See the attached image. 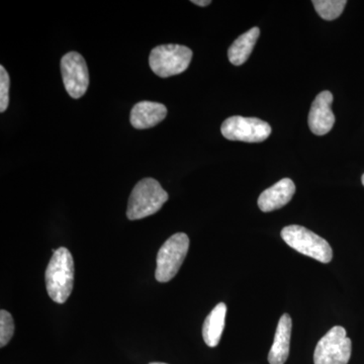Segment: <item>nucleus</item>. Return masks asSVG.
Segmentation results:
<instances>
[{
    "instance_id": "nucleus-1",
    "label": "nucleus",
    "mask_w": 364,
    "mask_h": 364,
    "mask_svg": "<svg viewBox=\"0 0 364 364\" xmlns=\"http://www.w3.org/2000/svg\"><path fill=\"white\" fill-rule=\"evenodd\" d=\"M74 261L68 249L60 247L53 253L46 270L48 294L57 304H64L73 289Z\"/></svg>"
},
{
    "instance_id": "nucleus-2",
    "label": "nucleus",
    "mask_w": 364,
    "mask_h": 364,
    "mask_svg": "<svg viewBox=\"0 0 364 364\" xmlns=\"http://www.w3.org/2000/svg\"><path fill=\"white\" fill-rule=\"evenodd\" d=\"M167 200L168 193L159 182L153 178L143 179L136 183L129 198L128 219L136 221L156 214Z\"/></svg>"
},
{
    "instance_id": "nucleus-3",
    "label": "nucleus",
    "mask_w": 364,
    "mask_h": 364,
    "mask_svg": "<svg viewBox=\"0 0 364 364\" xmlns=\"http://www.w3.org/2000/svg\"><path fill=\"white\" fill-rule=\"evenodd\" d=\"M282 237L289 247L322 263L331 262L333 251L327 241L305 227L291 225L284 227Z\"/></svg>"
},
{
    "instance_id": "nucleus-4",
    "label": "nucleus",
    "mask_w": 364,
    "mask_h": 364,
    "mask_svg": "<svg viewBox=\"0 0 364 364\" xmlns=\"http://www.w3.org/2000/svg\"><path fill=\"white\" fill-rule=\"evenodd\" d=\"M193 51L186 46L161 45L150 53L149 65L159 77L178 75L188 68Z\"/></svg>"
},
{
    "instance_id": "nucleus-5",
    "label": "nucleus",
    "mask_w": 364,
    "mask_h": 364,
    "mask_svg": "<svg viewBox=\"0 0 364 364\" xmlns=\"http://www.w3.org/2000/svg\"><path fill=\"white\" fill-rule=\"evenodd\" d=\"M189 238L184 233L174 234L158 251L155 277L159 282H168L181 269L188 255Z\"/></svg>"
},
{
    "instance_id": "nucleus-6",
    "label": "nucleus",
    "mask_w": 364,
    "mask_h": 364,
    "mask_svg": "<svg viewBox=\"0 0 364 364\" xmlns=\"http://www.w3.org/2000/svg\"><path fill=\"white\" fill-rule=\"evenodd\" d=\"M352 352L351 340L341 326L333 327L321 338L314 353L315 364H348Z\"/></svg>"
},
{
    "instance_id": "nucleus-7",
    "label": "nucleus",
    "mask_w": 364,
    "mask_h": 364,
    "mask_svg": "<svg viewBox=\"0 0 364 364\" xmlns=\"http://www.w3.org/2000/svg\"><path fill=\"white\" fill-rule=\"evenodd\" d=\"M222 135L230 141L260 143L272 134V127L257 117L234 116L222 124Z\"/></svg>"
},
{
    "instance_id": "nucleus-8",
    "label": "nucleus",
    "mask_w": 364,
    "mask_h": 364,
    "mask_svg": "<svg viewBox=\"0 0 364 364\" xmlns=\"http://www.w3.org/2000/svg\"><path fill=\"white\" fill-rule=\"evenodd\" d=\"M61 73L67 92L73 98L85 95L90 85V73L85 58L77 52H69L61 59Z\"/></svg>"
},
{
    "instance_id": "nucleus-9",
    "label": "nucleus",
    "mask_w": 364,
    "mask_h": 364,
    "mask_svg": "<svg viewBox=\"0 0 364 364\" xmlns=\"http://www.w3.org/2000/svg\"><path fill=\"white\" fill-rule=\"evenodd\" d=\"M332 102L333 95L330 91L318 93L314 100L309 114V127L315 135L324 136L332 130L335 124Z\"/></svg>"
},
{
    "instance_id": "nucleus-10",
    "label": "nucleus",
    "mask_w": 364,
    "mask_h": 364,
    "mask_svg": "<svg viewBox=\"0 0 364 364\" xmlns=\"http://www.w3.org/2000/svg\"><path fill=\"white\" fill-rule=\"evenodd\" d=\"M296 193V186L289 178H284L272 188L265 189L258 198V207L264 213L279 210L291 202Z\"/></svg>"
},
{
    "instance_id": "nucleus-11",
    "label": "nucleus",
    "mask_w": 364,
    "mask_h": 364,
    "mask_svg": "<svg viewBox=\"0 0 364 364\" xmlns=\"http://www.w3.org/2000/svg\"><path fill=\"white\" fill-rule=\"evenodd\" d=\"M167 116V109L159 102H140L131 112V124L139 130L153 128Z\"/></svg>"
},
{
    "instance_id": "nucleus-12",
    "label": "nucleus",
    "mask_w": 364,
    "mask_h": 364,
    "mask_svg": "<svg viewBox=\"0 0 364 364\" xmlns=\"http://www.w3.org/2000/svg\"><path fill=\"white\" fill-rule=\"evenodd\" d=\"M291 328H293V322H291V316L289 314H284L279 318L274 341L268 353V363L270 364L286 363L289 355Z\"/></svg>"
},
{
    "instance_id": "nucleus-13",
    "label": "nucleus",
    "mask_w": 364,
    "mask_h": 364,
    "mask_svg": "<svg viewBox=\"0 0 364 364\" xmlns=\"http://www.w3.org/2000/svg\"><path fill=\"white\" fill-rule=\"evenodd\" d=\"M226 314L227 306L220 303L205 318L203 326V338L208 347H215L220 343L224 332Z\"/></svg>"
},
{
    "instance_id": "nucleus-14",
    "label": "nucleus",
    "mask_w": 364,
    "mask_h": 364,
    "mask_svg": "<svg viewBox=\"0 0 364 364\" xmlns=\"http://www.w3.org/2000/svg\"><path fill=\"white\" fill-rule=\"evenodd\" d=\"M260 30L258 28H252L248 32L241 35L238 39L235 40L233 44L229 48L228 57L230 62L235 66H240L247 61L252 53L256 42L259 38Z\"/></svg>"
},
{
    "instance_id": "nucleus-15",
    "label": "nucleus",
    "mask_w": 364,
    "mask_h": 364,
    "mask_svg": "<svg viewBox=\"0 0 364 364\" xmlns=\"http://www.w3.org/2000/svg\"><path fill=\"white\" fill-rule=\"evenodd\" d=\"M314 7L321 18L326 21L336 20L343 13L345 0H314Z\"/></svg>"
},
{
    "instance_id": "nucleus-16",
    "label": "nucleus",
    "mask_w": 364,
    "mask_h": 364,
    "mask_svg": "<svg viewBox=\"0 0 364 364\" xmlns=\"http://www.w3.org/2000/svg\"><path fill=\"white\" fill-rule=\"evenodd\" d=\"M14 333V318L7 311L0 312V346L4 347L13 338Z\"/></svg>"
},
{
    "instance_id": "nucleus-17",
    "label": "nucleus",
    "mask_w": 364,
    "mask_h": 364,
    "mask_svg": "<svg viewBox=\"0 0 364 364\" xmlns=\"http://www.w3.org/2000/svg\"><path fill=\"white\" fill-rule=\"evenodd\" d=\"M9 86L11 80L6 68L0 66V112H4L9 104Z\"/></svg>"
},
{
    "instance_id": "nucleus-18",
    "label": "nucleus",
    "mask_w": 364,
    "mask_h": 364,
    "mask_svg": "<svg viewBox=\"0 0 364 364\" xmlns=\"http://www.w3.org/2000/svg\"><path fill=\"white\" fill-rule=\"evenodd\" d=\"M191 2L198 6H208V4H212L210 0H193Z\"/></svg>"
},
{
    "instance_id": "nucleus-19",
    "label": "nucleus",
    "mask_w": 364,
    "mask_h": 364,
    "mask_svg": "<svg viewBox=\"0 0 364 364\" xmlns=\"http://www.w3.org/2000/svg\"><path fill=\"white\" fill-rule=\"evenodd\" d=\"M150 364H167V363H150Z\"/></svg>"
},
{
    "instance_id": "nucleus-20",
    "label": "nucleus",
    "mask_w": 364,
    "mask_h": 364,
    "mask_svg": "<svg viewBox=\"0 0 364 364\" xmlns=\"http://www.w3.org/2000/svg\"><path fill=\"white\" fill-rule=\"evenodd\" d=\"M361 181H363V186H364V174H363V178H361Z\"/></svg>"
}]
</instances>
